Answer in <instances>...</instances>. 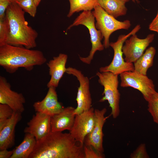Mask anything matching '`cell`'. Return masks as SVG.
<instances>
[{"mask_svg": "<svg viewBox=\"0 0 158 158\" xmlns=\"http://www.w3.org/2000/svg\"><path fill=\"white\" fill-rule=\"evenodd\" d=\"M29 158H85L83 146L69 133L51 131L36 141Z\"/></svg>", "mask_w": 158, "mask_h": 158, "instance_id": "cell-1", "label": "cell"}, {"mask_svg": "<svg viewBox=\"0 0 158 158\" xmlns=\"http://www.w3.org/2000/svg\"><path fill=\"white\" fill-rule=\"evenodd\" d=\"M47 60L40 50L8 44L0 46V66L10 73L16 72L20 68L31 71L35 66H41Z\"/></svg>", "mask_w": 158, "mask_h": 158, "instance_id": "cell-2", "label": "cell"}, {"mask_svg": "<svg viewBox=\"0 0 158 158\" xmlns=\"http://www.w3.org/2000/svg\"><path fill=\"white\" fill-rule=\"evenodd\" d=\"M25 12L16 2L11 3L6 11L9 31L6 44L31 49L37 46L38 33L28 25Z\"/></svg>", "mask_w": 158, "mask_h": 158, "instance_id": "cell-3", "label": "cell"}, {"mask_svg": "<svg viewBox=\"0 0 158 158\" xmlns=\"http://www.w3.org/2000/svg\"><path fill=\"white\" fill-rule=\"evenodd\" d=\"M95 18L92 11H83L75 18L74 22L67 29H70L73 26L79 25L85 26L88 29L90 35L92 48L88 56L83 57L79 56V59L83 63L90 64L97 51H102L104 47L101 41L103 37L101 32L96 28L95 24Z\"/></svg>", "mask_w": 158, "mask_h": 158, "instance_id": "cell-4", "label": "cell"}, {"mask_svg": "<svg viewBox=\"0 0 158 158\" xmlns=\"http://www.w3.org/2000/svg\"><path fill=\"white\" fill-rule=\"evenodd\" d=\"M92 13L96 21V27L104 38L103 44L105 49L110 46L109 37L112 33L119 30H128L131 26L130 20H117L107 13L99 4L95 6Z\"/></svg>", "mask_w": 158, "mask_h": 158, "instance_id": "cell-5", "label": "cell"}, {"mask_svg": "<svg viewBox=\"0 0 158 158\" xmlns=\"http://www.w3.org/2000/svg\"><path fill=\"white\" fill-rule=\"evenodd\" d=\"M96 75L98 78V82L103 86L102 95L104 96L99 101L103 102L107 100L111 108V115L115 118L119 115L120 94L118 89V75L110 72H97Z\"/></svg>", "mask_w": 158, "mask_h": 158, "instance_id": "cell-6", "label": "cell"}, {"mask_svg": "<svg viewBox=\"0 0 158 158\" xmlns=\"http://www.w3.org/2000/svg\"><path fill=\"white\" fill-rule=\"evenodd\" d=\"M140 28V25H137L127 35H121L116 42L110 43V46L113 49L114 51L113 60L109 65L100 68L99 72H110L118 75L124 72L134 71L133 63L127 62L124 60L123 56L122 48L127 38L136 34Z\"/></svg>", "mask_w": 158, "mask_h": 158, "instance_id": "cell-7", "label": "cell"}, {"mask_svg": "<svg viewBox=\"0 0 158 158\" xmlns=\"http://www.w3.org/2000/svg\"><path fill=\"white\" fill-rule=\"evenodd\" d=\"M119 75L121 87H130L137 90L141 92L147 102L156 92L153 81L147 75L135 70L124 72Z\"/></svg>", "mask_w": 158, "mask_h": 158, "instance_id": "cell-8", "label": "cell"}, {"mask_svg": "<svg viewBox=\"0 0 158 158\" xmlns=\"http://www.w3.org/2000/svg\"><path fill=\"white\" fill-rule=\"evenodd\" d=\"M66 73L75 77L79 83L76 99L77 106L74 114L76 115L89 110L92 107V99L89 78L81 71L73 67L67 68Z\"/></svg>", "mask_w": 158, "mask_h": 158, "instance_id": "cell-9", "label": "cell"}, {"mask_svg": "<svg viewBox=\"0 0 158 158\" xmlns=\"http://www.w3.org/2000/svg\"><path fill=\"white\" fill-rule=\"evenodd\" d=\"M154 37L153 34L148 35L144 39L139 38L135 34L131 35L129 39L125 41L122 48L125 61L133 63L135 62L144 54Z\"/></svg>", "mask_w": 158, "mask_h": 158, "instance_id": "cell-10", "label": "cell"}, {"mask_svg": "<svg viewBox=\"0 0 158 158\" xmlns=\"http://www.w3.org/2000/svg\"><path fill=\"white\" fill-rule=\"evenodd\" d=\"M95 123L94 109L92 107L89 110L75 116L69 133L77 142L84 146L85 139L93 130Z\"/></svg>", "mask_w": 158, "mask_h": 158, "instance_id": "cell-11", "label": "cell"}, {"mask_svg": "<svg viewBox=\"0 0 158 158\" xmlns=\"http://www.w3.org/2000/svg\"><path fill=\"white\" fill-rule=\"evenodd\" d=\"M107 111L106 108L101 110L94 109L95 123L92 131L85 137L84 145L91 146L98 152L103 153V137L104 135L103 132V126L108 118L105 115Z\"/></svg>", "mask_w": 158, "mask_h": 158, "instance_id": "cell-12", "label": "cell"}, {"mask_svg": "<svg viewBox=\"0 0 158 158\" xmlns=\"http://www.w3.org/2000/svg\"><path fill=\"white\" fill-rule=\"evenodd\" d=\"M25 99L23 94L12 90L11 86L4 76H0V104L9 106L16 112L25 110Z\"/></svg>", "mask_w": 158, "mask_h": 158, "instance_id": "cell-13", "label": "cell"}, {"mask_svg": "<svg viewBox=\"0 0 158 158\" xmlns=\"http://www.w3.org/2000/svg\"><path fill=\"white\" fill-rule=\"evenodd\" d=\"M51 116L47 114L36 112L27 123L25 128V133L33 135L37 141L48 134L51 131Z\"/></svg>", "mask_w": 158, "mask_h": 158, "instance_id": "cell-14", "label": "cell"}, {"mask_svg": "<svg viewBox=\"0 0 158 158\" xmlns=\"http://www.w3.org/2000/svg\"><path fill=\"white\" fill-rule=\"evenodd\" d=\"M48 88L47 93L44 99L35 102L33 107L36 112L51 117L60 112L64 108L58 101L56 88L51 87Z\"/></svg>", "mask_w": 158, "mask_h": 158, "instance_id": "cell-15", "label": "cell"}, {"mask_svg": "<svg viewBox=\"0 0 158 158\" xmlns=\"http://www.w3.org/2000/svg\"><path fill=\"white\" fill-rule=\"evenodd\" d=\"M67 59V55L60 53L47 63L51 76L47 85L48 88L51 87L56 88L58 86L60 80L64 73H66L67 68L66 65Z\"/></svg>", "mask_w": 158, "mask_h": 158, "instance_id": "cell-16", "label": "cell"}, {"mask_svg": "<svg viewBox=\"0 0 158 158\" xmlns=\"http://www.w3.org/2000/svg\"><path fill=\"white\" fill-rule=\"evenodd\" d=\"M75 109L71 106L64 108L60 112L51 117V131L62 132L65 130H70L75 117L74 114Z\"/></svg>", "mask_w": 158, "mask_h": 158, "instance_id": "cell-17", "label": "cell"}, {"mask_svg": "<svg viewBox=\"0 0 158 158\" xmlns=\"http://www.w3.org/2000/svg\"><path fill=\"white\" fill-rule=\"evenodd\" d=\"M21 118V113L14 111L6 125L0 130V150L7 149L14 145L15 127Z\"/></svg>", "mask_w": 158, "mask_h": 158, "instance_id": "cell-18", "label": "cell"}, {"mask_svg": "<svg viewBox=\"0 0 158 158\" xmlns=\"http://www.w3.org/2000/svg\"><path fill=\"white\" fill-rule=\"evenodd\" d=\"M36 140L35 138L29 133H25L21 143L14 149L10 158H29L33 152Z\"/></svg>", "mask_w": 158, "mask_h": 158, "instance_id": "cell-19", "label": "cell"}, {"mask_svg": "<svg viewBox=\"0 0 158 158\" xmlns=\"http://www.w3.org/2000/svg\"><path fill=\"white\" fill-rule=\"evenodd\" d=\"M100 6L109 14L115 18L125 15L127 9L126 1L122 0H98Z\"/></svg>", "mask_w": 158, "mask_h": 158, "instance_id": "cell-20", "label": "cell"}, {"mask_svg": "<svg viewBox=\"0 0 158 158\" xmlns=\"http://www.w3.org/2000/svg\"><path fill=\"white\" fill-rule=\"evenodd\" d=\"M156 49L153 47L147 49L145 53L133 63L134 70L142 74L147 75L148 69L153 65Z\"/></svg>", "mask_w": 158, "mask_h": 158, "instance_id": "cell-21", "label": "cell"}, {"mask_svg": "<svg viewBox=\"0 0 158 158\" xmlns=\"http://www.w3.org/2000/svg\"><path fill=\"white\" fill-rule=\"evenodd\" d=\"M70 5L67 17L70 18L75 12L81 11H91L98 4V0H68Z\"/></svg>", "mask_w": 158, "mask_h": 158, "instance_id": "cell-22", "label": "cell"}, {"mask_svg": "<svg viewBox=\"0 0 158 158\" xmlns=\"http://www.w3.org/2000/svg\"><path fill=\"white\" fill-rule=\"evenodd\" d=\"M147 102L148 110L154 122L158 125V92L154 93Z\"/></svg>", "mask_w": 158, "mask_h": 158, "instance_id": "cell-23", "label": "cell"}, {"mask_svg": "<svg viewBox=\"0 0 158 158\" xmlns=\"http://www.w3.org/2000/svg\"><path fill=\"white\" fill-rule=\"evenodd\" d=\"M14 111L8 105L0 104V130L6 125Z\"/></svg>", "mask_w": 158, "mask_h": 158, "instance_id": "cell-24", "label": "cell"}, {"mask_svg": "<svg viewBox=\"0 0 158 158\" xmlns=\"http://www.w3.org/2000/svg\"><path fill=\"white\" fill-rule=\"evenodd\" d=\"M16 2L25 12L35 17L37 6L34 0H18Z\"/></svg>", "mask_w": 158, "mask_h": 158, "instance_id": "cell-25", "label": "cell"}, {"mask_svg": "<svg viewBox=\"0 0 158 158\" xmlns=\"http://www.w3.org/2000/svg\"><path fill=\"white\" fill-rule=\"evenodd\" d=\"M9 31L8 20L6 16L0 18V46L6 43Z\"/></svg>", "mask_w": 158, "mask_h": 158, "instance_id": "cell-26", "label": "cell"}, {"mask_svg": "<svg viewBox=\"0 0 158 158\" xmlns=\"http://www.w3.org/2000/svg\"><path fill=\"white\" fill-rule=\"evenodd\" d=\"M83 151L85 158H103L104 156L103 153L96 150L92 146L84 145Z\"/></svg>", "mask_w": 158, "mask_h": 158, "instance_id": "cell-27", "label": "cell"}, {"mask_svg": "<svg viewBox=\"0 0 158 158\" xmlns=\"http://www.w3.org/2000/svg\"><path fill=\"white\" fill-rule=\"evenodd\" d=\"M131 158H148L149 156L146 151L145 145L141 144L130 155Z\"/></svg>", "mask_w": 158, "mask_h": 158, "instance_id": "cell-28", "label": "cell"}, {"mask_svg": "<svg viewBox=\"0 0 158 158\" xmlns=\"http://www.w3.org/2000/svg\"><path fill=\"white\" fill-rule=\"evenodd\" d=\"M10 3L8 0H0V18L5 17L6 11Z\"/></svg>", "mask_w": 158, "mask_h": 158, "instance_id": "cell-29", "label": "cell"}, {"mask_svg": "<svg viewBox=\"0 0 158 158\" xmlns=\"http://www.w3.org/2000/svg\"><path fill=\"white\" fill-rule=\"evenodd\" d=\"M149 29L158 33V11L156 16L150 24Z\"/></svg>", "mask_w": 158, "mask_h": 158, "instance_id": "cell-30", "label": "cell"}, {"mask_svg": "<svg viewBox=\"0 0 158 158\" xmlns=\"http://www.w3.org/2000/svg\"><path fill=\"white\" fill-rule=\"evenodd\" d=\"M14 152V149L8 151L7 149L0 150V158H10Z\"/></svg>", "mask_w": 158, "mask_h": 158, "instance_id": "cell-31", "label": "cell"}, {"mask_svg": "<svg viewBox=\"0 0 158 158\" xmlns=\"http://www.w3.org/2000/svg\"><path fill=\"white\" fill-rule=\"evenodd\" d=\"M37 6L39 4L41 0H34Z\"/></svg>", "mask_w": 158, "mask_h": 158, "instance_id": "cell-32", "label": "cell"}, {"mask_svg": "<svg viewBox=\"0 0 158 158\" xmlns=\"http://www.w3.org/2000/svg\"><path fill=\"white\" fill-rule=\"evenodd\" d=\"M10 3L16 2L18 0H8Z\"/></svg>", "mask_w": 158, "mask_h": 158, "instance_id": "cell-33", "label": "cell"}, {"mask_svg": "<svg viewBox=\"0 0 158 158\" xmlns=\"http://www.w3.org/2000/svg\"><path fill=\"white\" fill-rule=\"evenodd\" d=\"M132 0L133 2L134 3L136 2L137 3H139V1L138 0Z\"/></svg>", "mask_w": 158, "mask_h": 158, "instance_id": "cell-34", "label": "cell"}, {"mask_svg": "<svg viewBox=\"0 0 158 158\" xmlns=\"http://www.w3.org/2000/svg\"><path fill=\"white\" fill-rule=\"evenodd\" d=\"M122 1H126V2L129 1L130 0H122Z\"/></svg>", "mask_w": 158, "mask_h": 158, "instance_id": "cell-35", "label": "cell"}]
</instances>
